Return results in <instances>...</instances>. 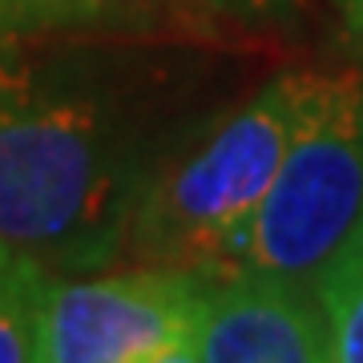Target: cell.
<instances>
[{
  "label": "cell",
  "mask_w": 363,
  "mask_h": 363,
  "mask_svg": "<svg viewBox=\"0 0 363 363\" xmlns=\"http://www.w3.org/2000/svg\"><path fill=\"white\" fill-rule=\"evenodd\" d=\"M145 169L109 93L0 40V242L49 274L105 271L130 250Z\"/></svg>",
  "instance_id": "1"
},
{
  "label": "cell",
  "mask_w": 363,
  "mask_h": 363,
  "mask_svg": "<svg viewBox=\"0 0 363 363\" xmlns=\"http://www.w3.org/2000/svg\"><path fill=\"white\" fill-rule=\"evenodd\" d=\"M315 73H283L255 97L190 130L150 169L138 190L130 250L154 267L234 271L242 238L283 166Z\"/></svg>",
  "instance_id": "2"
},
{
  "label": "cell",
  "mask_w": 363,
  "mask_h": 363,
  "mask_svg": "<svg viewBox=\"0 0 363 363\" xmlns=\"http://www.w3.org/2000/svg\"><path fill=\"white\" fill-rule=\"evenodd\" d=\"M363 234V81L315 73L286 157L255 210L238 267L303 291Z\"/></svg>",
  "instance_id": "3"
},
{
  "label": "cell",
  "mask_w": 363,
  "mask_h": 363,
  "mask_svg": "<svg viewBox=\"0 0 363 363\" xmlns=\"http://www.w3.org/2000/svg\"><path fill=\"white\" fill-rule=\"evenodd\" d=\"M202 271L154 267L113 274H52L45 295V363H145L190 335L202 307Z\"/></svg>",
  "instance_id": "4"
},
{
  "label": "cell",
  "mask_w": 363,
  "mask_h": 363,
  "mask_svg": "<svg viewBox=\"0 0 363 363\" xmlns=\"http://www.w3.org/2000/svg\"><path fill=\"white\" fill-rule=\"evenodd\" d=\"M194 335L202 363H335L319 295L242 267L206 274Z\"/></svg>",
  "instance_id": "5"
},
{
  "label": "cell",
  "mask_w": 363,
  "mask_h": 363,
  "mask_svg": "<svg viewBox=\"0 0 363 363\" xmlns=\"http://www.w3.org/2000/svg\"><path fill=\"white\" fill-rule=\"evenodd\" d=\"M52 274L0 242V363H45V295Z\"/></svg>",
  "instance_id": "6"
},
{
  "label": "cell",
  "mask_w": 363,
  "mask_h": 363,
  "mask_svg": "<svg viewBox=\"0 0 363 363\" xmlns=\"http://www.w3.org/2000/svg\"><path fill=\"white\" fill-rule=\"evenodd\" d=\"M319 303L335 363H363V234L319 283Z\"/></svg>",
  "instance_id": "7"
},
{
  "label": "cell",
  "mask_w": 363,
  "mask_h": 363,
  "mask_svg": "<svg viewBox=\"0 0 363 363\" xmlns=\"http://www.w3.org/2000/svg\"><path fill=\"white\" fill-rule=\"evenodd\" d=\"M138 0H0V40L121 21Z\"/></svg>",
  "instance_id": "8"
},
{
  "label": "cell",
  "mask_w": 363,
  "mask_h": 363,
  "mask_svg": "<svg viewBox=\"0 0 363 363\" xmlns=\"http://www.w3.org/2000/svg\"><path fill=\"white\" fill-rule=\"evenodd\" d=\"M202 9L218 16H230V21H247V25H262V21H279L295 9L298 0H194Z\"/></svg>",
  "instance_id": "9"
},
{
  "label": "cell",
  "mask_w": 363,
  "mask_h": 363,
  "mask_svg": "<svg viewBox=\"0 0 363 363\" xmlns=\"http://www.w3.org/2000/svg\"><path fill=\"white\" fill-rule=\"evenodd\" d=\"M198 331V327H194ZM190 331V335H178L169 339L162 351H154L145 363H202V347H198V335Z\"/></svg>",
  "instance_id": "10"
},
{
  "label": "cell",
  "mask_w": 363,
  "mask_h": 363,
  "mask_svg": "<svg viewBox=\"0 0 363 363\" xmlns=\"http://www.w3.org/2000/svg\"><path fill=\"white\" fill-rule=\"evenodd\" d=\"M335 4L339 21H343V33L351 37V45L363 49V0H331Z\"/></svg>",
  "instance_id": "11"
}]
</instances>
